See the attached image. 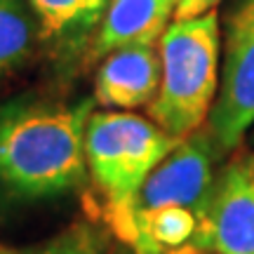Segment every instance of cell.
Returning <instances> with one entry per match:
<instances>
[{"instance_id":"obj_1","label":"cell","mask_w":254,"mask_h":254,"mask_svg":"<svg viewBox=\"0 0 254 254\" xmlns=\"http://www.w3.org/2000/svg\"><path fill=\"white\" fill-rule=\"evenodd\" d=\"M90 101L59 106L14 99L0 104V198L38 200L78 189L85 179Z\"/></svg>"},{"instance_id":"obj_4","label":"cell","mask_w":254,"mask_h":254,"mask_svg":"<svg viewBox=\"0 0 254 254\" xmlns=\"http://www.w3.org/2000/svg\"><path fill=\"white\" fill-rule=\"evenodd\" d=\"M254 125V0H240L226 19L224 66L209 111V134L219 151H233Z\"/></svg>"},{"instance_id":"obj_9","label":"cell","mask_w":254,"mask_h":254,"mask_svg":"<svg viewBox=\"0 0 254 254\" xmlns=\"http://www.w3.org/2000/svg\"><path fill=\"white\" fill-rule=\"evenodd\" d=\"M198 217L186 207H158L134 212L129 245L136 254H165L193 243Z\"/></svg>"},{"instance_id":"obj_14","label":"cell","mask_w":254,"mask_h":254,"mask_svg":"<svg viewBox=\"0 0 254 254\" xmlns=\"http://www.w3.org/2000/svg\"><path fill=\"white\" fill-rule=\"evenodd\" d=\"M106 0H85V14H90V12H97V9L104 5Z\"/></svg>"},{"instance_id":"obj_7","label":"cell","mask_w":254,"mask_h":254,"mask_svg":"<svg viewBox=\"0 0 254 254\" xmlns=\"http://www.w3.org/2000/svg\"><path fill=\"white\" fill-rule=\"evenodd\" d=\"M160 52L155 45L113 50L97 73L94 99L109 109L151 106L160 90Z\"/></svg>"},{"instance_id":"obj_6","label":"cell","mask_w":254,"mask_h":254,"mask_svg":"<svg viewBox=\"0 0 254 254\" xmlns=\"http://www.w3.org/2000/svg\"><path fill=\"white\" fill-rule=\"evenodd\" d=\"M214 139L209 132H193L190 136L182 139L170 153L163 158V163L148 174L139 195H136L134 212L158 207H186L190 209L198 224L202 212L207 207L209 193L214 186Z\"/></svg>"},{"instance_id":"obj_10","label":"cell","mask_w":254,"mask_h":254,"mask_svg":"<svg viewBox=\"0 0 254 254\" xmlns=\"http://www.w3.org/2000/svg\"><path fill=\"white\" fill-rule=\"evenodd\" d=\"M33 50V19L24 0H0V78Z\"/></svg>"},{"instance_id":"obj_5","label":"cell","mask_w":254,"mask_h":254,"mask_svg":"<svg viewBox=\"0 0 254 254\" xmlns=\"http://www.w3.org/2000/svg\"><path fill=\"white\" fill-rule=\"evenodd\" d=\"M190 245L212 254H254V153L233 158L214 179Z\"/></svg>"},{"instance_id":"obj_3","label":"cell","mask_w":254,"mask_h":254,"mask_svg":"<svg viewBox=\"0 0 254 254\" xmlns=\"http://www.w3.org/2000/svg\"><path fill=\"white\" fill-rule=\"evenodd\" d=\"M177 144L153 120L134 113L101 111L87 118L85 165L109 205L111 224L127 243L139 190Z\"/></svg>"},{"instance_id":"obj_16","label":"cell","mask_w":254,"mask_h":254,"mask_svg":"<svg viewBox=\"0 0 254 254\" xmlns=\"http://www.w3.org/2000/svg\"><path fill=\"white\" fill-rule=\"evenodd\" d=\"M174 2H177V5H179V2H184V0H174Z\"/></svg>"},{"instance_id":"obj_8","label":"cell","mask_w":254,"mask_h":254,"mask_svg":"<svg viewBox=\"0 0 254 254\" xmlns=\"http://www.w3.org/2000/svg\"><path fill=\"white\" fill-rule=\"evenodd\" d=\"M174 7V0H111L94 43V55H111L127 45H155Z\"/></svg>"},{"instance_id":"obj_15","label":"cell","mask_w":254,"mask_h":254,"mask_svg":"<svg viewBox=\"0 0 254 254\" xmlns=\"http://www.w3.org/2000/svg\"><path fill=\"white\" fill-rule=\"evenodd\" d=\"M0 254H31V252H19V250H12V247L0 245Z\"/></svg>"},{"instance_id":"obj_13","label":"cell","mask_w":254,"mask_h":254,"mask_svg":"<svg viewBox=\"0 0 254 254\" xmlns=\"http://www.w3.org/2000/svg\"><path fill=\"white\" fill-rule=\"evenodd\" d=\"M165 254H212L207 252V250H200V247L195 245H184V247H177V250H170V252H165Z\"/></svg>"},{"instance_id":"obj_2","label":"cell","mask_w":254,"mask_h":254,"mask_svg":"<svg viewBox=\"0 0 254 254\" xmlns=\"http://www.w3.org/2000/svg\"><path fill=\"white\" fill-rule=\"evenodd\" d=\"M160 90L148 106L151 120L182 141L198 132L219 92V17L177 19L160 36Z\"/></svg>"},{"instance_id":"obj_12","label":"cell","mask_w":254,"mask_h":254,"mask_svg":"<svg viewBox=\"0 0 254 254\" xmlns=\"http://www.w3.org/2000/svg\"><path fill=\"white\" fill-rule=\"evenodd\" d=\"M219 0H184L174 7V17L177 19H190V17H200L217 5Z\"/></svg>"},{"instance_id":"obj_11","label":"cell","mask_w":254,"mask_h":254,"mask_svg":"<svg viewBox=\"0 0 254 254\" xmlns=\"http://www.w3.org/2000/svg\"><path fill=\"white\" fill-rule=\"evenodd\" d=\"M45 33H59L85 14V0H31Z\"/></svg>"}]
</instances>
